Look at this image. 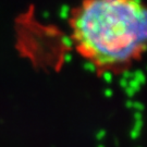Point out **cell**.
Listing matches in <instances>:
<instances>
[{"label":"cell","mask_w":147,"mask_h":147,"mask_svg":"<svg viewBox=\"0 0 147 147\" xmlns=\"http://www.w3.org/2000/svg\"><path fill=\"white\" fill-rule=\"evenodd\" d=\"M71 30L76 49L95 65L131 63L147 47V7L140 0H84Z\"/></svg>","instance_id":"1"}]
</instances>
